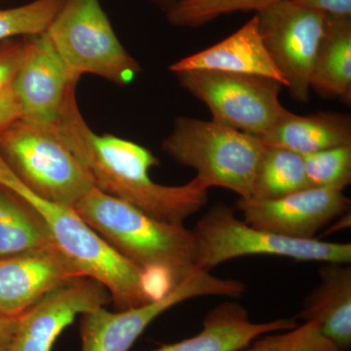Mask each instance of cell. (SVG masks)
Wrapping results in <instances>:
<instances>
[{
    "label": "cell",
    "instance_id": "cell-1",
    "mask_svg": "<svg viewBox=\"0 0 351 351\" xmlns=\"http://www.w3.org/2000/svg\"><path fill=\"white\" fill-rule=\"evenodd\" d=\"M52 129L86 167L95 188L154 218L184 223L207 203L209 186L199 178L182 186L156 184L149 170L159 161L149 149L110 134H95L78 108L75 91Z\"/></svg>",
    "mask_w": 351,
    "mask_h": 351
},
{
    "label": "cell",
    "instance_id": "cell-2",
    "mask_svg": "<svg viewBox=\"0 0 351 351\" xmlns=\"http://www.w3.org/2000/svg\"><path fill=\"white\" fill-rule=\"evenodd\" d=\"M73 209L122 257L147 276L162 277L169 288L198 270L195 234L184 223L154 218L96 188Z\"/></svg>",
    "mask_w": 351,
    "mask_h": 351
},
{
    "label": "cell",
    "instance_id": "cell-3",
    "mask_svg": "<svg viewBox=\"0 0 351 351\" xmlns=\"http://www.w3.org/2000/svg\"><path fill=\"white\" fill-rule=\"evenodd\" d=\"M0 186L21 196L38 211L53 246L73 276L87 277L107 288L117 311L149 304L157 295L152 278L101 239L73 208L44 200L32 193L0 156Z\"/></svg>",
    "mask_w": 351,
    "mask_h": 351
},
{
    "label": "cell",
    "instance_id": "cell-4",
    "mask_svg": "<svg viewBox=\"0 0 351 351\" xmlns=\"http://www.w3.org/2000/svg\"><path fill=\"white\" fill-rule=\"evenodd\" d=\"M267 145L251 134L218 122L181 117L162 143L178 163L193 168L209 189L232 191L250 199L254 181Z\"/></svg>",
    "mask_w": 351,
    "mask_h": 351
},
{
    "label": "cell",
    "instance_id": "cell-5",
    "mask_svg": "<svg viewBox=\"0 0 351 351\" xmlns=\"http://www.w3.org/2000/svg\"><path fill=\"white\" fill-rule=\"evenodd\" d=\"M0 154L38 197L73 208L95 188L82 161L52 128L20 119L0 131Z\"/></svg>",
    "mask_w": 351,
    "mask_h": 351
},
{
    "label": "cell",
    "instance_id": "cell-6",
    "mask_svg": "<svg viewBox=\"0 0 351 351\" xmlns=\"http://www.w3.org/2000/svg\"><path fill=\"white\" fill-rule=\"evenodd\" d=\"M196 269L210 272L221 263L251 255H269L304 262L351 263V244L295 239L258 230L235 217L225 203L210 208L193 230Z\"/></svg>",
    "mask_w": 351,
    "mask_h": 351
},
{
    "label": "cell",
    "instance_id": "cell-7",
    "mask_svg": "<svg viewBox=\"0 0 351 351\" xmlns=\"http://www.w3.org/2000/svg\"><path fill=\"white\" fill-rule=\"evenodd\" d=\"M46 34L77 77L92 73L127 85L141 71L120 43L99 0H64Z\"/></svg>",
    "mask_w": 351,
    "mask_h": 351
},
{
    "label": "cell",
    "instance_id": "cell-8",
    "mask_svg": "<svg viewBox=\"0 0 351 351\" xmlns=\"http://www.w3.org/2000/svg\"><path fill=\"white\" fill-rule=\"evenodd\" d=\"M176 75L184 90L209 108L213 121L255 137L291 112L279 99L282 83L272 78L218 71H182Z\"/></svg>",
    "mask_w": 351,
    "mask_h": 351
},
{
    "label": "cell",
    "instance_id": "cell-9",
    "mask_svg": "<svg viewBox=\"0 0 351 351\" xmlns=\"http://www.w3.org/2000/svg\"><path fill=\"white\" fill-rule=\"evenodd\" d=\"M246 286L237 279H223L197 270L186 280L143 306L110 313L105 306L83 313L80 320L82 351H129L158 316L195 298L241 297Z\"/></svg>",
    "mask_w": 351,
    "mask_h": 351
},
{
    "label": "cell",
    "instance_id": "cell-10",
    "mask_svg": "<svg viewBox=\"0 0 351 351\" xmlns=\"http://www.w3.org/2000/svg\"><path fill=\"white\" fill-rule=\"evenodd\" d=\"M258 32L295 101L311 98V76L325 15L294 0H279L256 12Z\"/></svg>",
    "mask_w": 351,
    "mask_h": 351
},
{
    "label": "cell",
    "instance_id": "cell-11",
    "mask_svg": "<svg viewBox=\"0 0 351 351\" xmlns=\"http://www.w3.org/2000/svg\"><path fill=\"white\" fill-rule=\"evenodd\" d=\"M24 54L16 76L22 120L53 128L80 77L58 54L46 32L25 36Z\"/></svg>",
    "mask_w": 351,
    "mask_h": 351
},
{
    "label": "cell",
    "instance_id": "cell-12",
    "mask_svg": "<svg viewBox=\"0 0 351 351\" xmlns=\"http://www.w3.org/2000/svg\"><path fill=\"white\" fill-rule=\"evenodd\" d=\"M110 302V292L98 281L71 277L19 316L8 351H52L58 337L76 316Z\"/></svg>",
    "mask_w": 351,
    "mask_h": 351
},
{
    "label": "cell",
    "instance_id": "cell-13",
    "mask_svg": "<svg viewBox=\"0 0 351 351\" xmlns=\"http://www.w3.org/2000/svg\"><path fill=\"white\" fill-rule=\"evenodd\" d=\"M237 208L254 228L295 239L316 233L350 212V199L339 189L306 188L272 200L242 199Z\"/></svg>",
    "mask_w": 351,
    "mask_h": 351
},
{
    "label": "cell",
    "instance_id": "cell-14",
    "mask_svg": "<svg viewBox=\"0 0 351 351\" xmlns=\"http://www.w3.org/2000/svg\"><path fill=\"white\" fill-rule=\"evenodd\" d=\"M71 277L54 246L0 258V313L19 317Z\"/></svg>",
    "mask_w": 351,
    "mask_h": 351
},
{
    "label": "cell",
    "instance_id": "cell-15",
    "mask_svg": "<svg viewBox=\"0 0 351 351\" xmlns=\"http://www.w3.org/2000/svg\"><path fill=\"white\" fill-rule=\"evenodd\" d=\"M169 71L175 75L189 71H218L260 75L276 80L286 87L285 80L263 44L256 15L232 36L176 62Z\"/></svg>",
    "mask_w": 351,
    "mask_h": 351
},
{
    "label": "cell",
    "instance_id": "cell-16",
    "mask_svg": "<svg viewBox=\"0 0 351 351\" xmlns=\"http://www.w3.org/2000/svg\"><path fill=\"white\" fill-rule=\"evenodd\" d=\"M297 326L293 318L252 322L244 306L239 302H225L206 314L202 330L195 336L151 351H239L263 335Z\"/></svg>",
    "mask_w": 351,
    "mask_h": 351
},
{
    "label": "cell",
    "instance_id": "cell-17",
    "mask_svg": "<svg viewBox=\"0 0 351 351\" xmlns=\"http://www.w3.org/2000/svg\"><path fill=\"white\" fill-rule=\"evenodd\" d=\"M320 284L304 300L298 318L315 322L339 348H351L350 263H324L318 270Z\"/></svg>",
    "mask_w": 351,
    "mask_h": 351
},
{
    "label": "cell",
    "instance_id": "cell-18",
    "mask_svg": "<svg viewBox=\"0 0 351 351\" xmlns=\"http://www.w3.org/2000/svg\"><path fill=\"white\" fill-rule=\"evenodd\" d=\"M267 147H280L300 156L351 145V119L345 113L290 112L270 130L257 137Z\"/></svg>",
    "mask_w": 351,
    "mask_h": 351
},
{
    "label": "cell",
    "instance_id": "cell-19",
    "mask_svg": "<svg viewBox=\"0 0 351 351\" xmlns=\"http://www.w3.org/2000/svg\"><path fill=\"white\" fill-rule=\"evenodd\" d=\"M323 98L351 103V17L326 15L311 76Z\"/></svg>",
    "mask_w": 351,
    "mask_h": 351
},
{
    "label": "cell",
    "instance_id": "cell-20",
    "mask_svg": "<svg viewBox=\"0 0 351 351\" xmlns=\"http://www.w3.org/2000/svg\"><path fill=\"white\" fill-rule=\"evenodd\" d=\"M49 246L52 240L38 211L0 186V258Z\"/></svg>",
    "mask_w": 351,
    "mask_h": 351
},
{
    "label": "cell",
    "instance_id": "cell-21",
    "mask_svg": "<svg viewBox=\"0 0 351 351\" xmlns=\"http://www.w3.org/2000/svg\"><path fill=\"white\" fill-rule=\"evenodd\" d=\"M309 188L304 156L280 147H267L255 181L250 199L272 200Z\"/></svg>",
    "mask_w": 351,
    "mask_h": 351
},
{
    "label": "cell",
    "instance_id": "cell-22",
    "mask_svg": "<svg viewBox=\"0 0 351 351\" xmlns=\"http://www.w3.org/2000/svg\"><path fill=\"white\" fill-rule=\"evenodd\" d=\"M279 0H177L167 7L166 17L176 27H198L219 16L262 10Z\"/></svg>",
    "mask_w": 351,
    "mask_h": 351
},
{
    "label": "cell",
    "instance_id": "cell-23",
    "mask_svg": "<svg viewBox=\"0 0 351 351\" xmlns=\"http://www.w3.org/2000/svg\"><path fill=\"white\" fill-rule=\"evenodd\" d=\"M64 0H34L25 5L0 9V43L44 34L61 10Z\"/></svg>",
    "mask_w": 351,
    "mask_h": 351
},
{
    "label": "cell",
    "instance_id": "cell-24",
    "mask_svg": "<svg viewBox=\"0 0 351 351\" xmlns=\"http://www.w3.org/2000/svg\"><path fill=\"white\" fill-rule=\"evenodd\" d=\"M239 351H346L328 339L317 323L304 322L282 332H269Z\"/></svg>",
    "mask_w": 351,
    "mask_h": 351
},
{
    "label": "cell",
    "instance_id": "cell-25",
    "mask_svg": "<svg viewBox=\"0 0 351 351\" xmlns=\"http://www.w3.org/2000/svg\"><path fill=\"white\" fill-rule=\"evenodd\" d=\"M309 188L339 189L351 182V145L334 147L304 156Z\"/></svg>",
    "mask_w": 351,
    "mask_h": 351
},
{
    "label": "cell",
    "instance_id": "cell-26",
    "mask_svg": "<svg viewBox=\"0 0 351 351\" xmlns=\"http://www.w3.org/2000/svg\"><path fill=\"white\" fill-rule=\"evenodd\" d=\"M24 38L0 43V131L22 119L16 76L24 54Z\"/></svg>",
    "mask_w": 351,
    "mask_h": 351
},
{
    "label": "cell",
    "instance_id": "cell-27",
    "mask_svg": "<svg viewBox=\"0 0 351 351\" xmlns=\"http://www.w3.org/2000/svg\"><path fill=\"white\" fill-rule=\"evenodd\" d=\"M307 8L319 11L325 15L351 17V0H294Z\"/></svg>",
    "mask_w": 351,
    "mask_h": 351
},
{
    "label": "cell",
    "instance_id": "cell-28",
    "mask_svg": "<svg viewBox=\"0 0 351 351\" xmlns=\"http://www.w3.org/2000/svg\"><path fill=\"white\" fill-rule=\"evenodd\" d=\"M19 317L0 313V351H8Z\"/></svg>",
    "mask_w": 351,
    "mask_h": 351
},
{
    "label": "cell",
    "instance_id": "cell-29",
    "mask_svg": "<svg viewBox=\"0 0 351 351\" xmlns=\"http://www.w3.org/2000/svg\"><path fill=\"white\" fill-rule=\"evenodd\" d=\"M156 1L160 2V3L168 4V6H170L171 4L174 3L177 0H156Z\"/></svg>",
    "mask_w": 351,
    "mask_h": 351
}]
</instances>
